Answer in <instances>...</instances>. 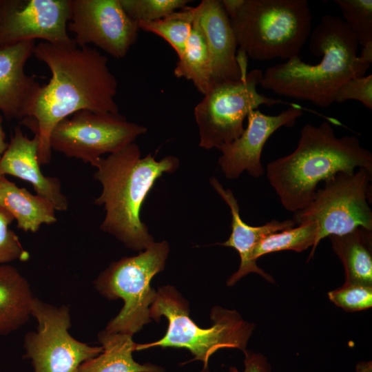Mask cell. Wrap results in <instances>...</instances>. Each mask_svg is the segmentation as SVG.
<instances>
[{"label": "cell", "instance_id": "25", "mask_svg": "<svg viewBox=\"0 0 372 372\" xmlns=\"http://www.w3.org/2000/svg\"><path fill=\"white\" fill-rule=\"evenodd\" d=\"M195 17V7H186L156 21L138 23L140 30L157 34L165 39L176 52L183 54L189 37Z\"/></svg>", "mask_w": 372, "mask_h": 372}, {"label": "cell", "instance_id": "31", "mask_svg": "<svg viewBox=\"0 0 372 372\" xmlns=\"http://www.w3.org/2000/svg\"><path fill=\"white\" fill-rule=\"evenodd\" d=\"M244 370L240 371L234 366H231L229 372H271L267 358L260 353L245 350Z\"/></svg>", "mask_w": 372, "mask_h": 372}, {"label": "cell", "instance_id": "4", "mask_svg": "<svg viewBox=\"0 0 372 372\" xmlns=\"http://www.w3.org/2000/svg\"><path fill=\"white\" fill-rule=\"evenodd\" d=\"M179 163L173 156L160 161L151 154L141 158L135 143L101 158L94 166L97 169L94 178L102 185L94 203L103 205L105 210L101 229L130 249L141 251L149 247L154 240L141 219V207L156 180L163 173H173Z\"/></svg>", "mask_w": 372, "mask_h": 372}, {"label": "cell", "instance_id": "1", "mask_svg": "<svg viewBox=\"0 0 372 372\" xmlns=\"http://www.w3.org/2000/svg\"><path fill=\"white\" fill-rule=\"evenodd\" d=\"M33 54L51 72L41 86L27 118L21 123L39 138L41 165L50 163V137L63 119L81 110L118 113L115 97L118 83L108 67L107 58L88 45L63 47L41 41Z\"/></svg>", "mask_w": 372, "mask_h": 372}, {"label": "cell", "instance_id": "3", "mask_svg": "<svg viewBox=\"0 0 372 372\" xmlns=\"http://www.w3.org/2000/svg\"><path fill=\"white\" fill-rule=\"evenodd\" d=\"M364 168L372 173V154L354 136L337 137L328 122L306 124L296 149L268 163L267 176L287 210L304 208L318 185L339 172Z\"/></svg>", "mask_w": 372, "mask_h": 372}, {"label": "cell", "instance_id": "27", "mask_svg": "<svg viewBox=\"0 0 372 372\" xmlns=\"http://www.w3.org/2000/svg\"><path fill=\"white\" fill-rule=\"evenodd\" d=\"M131 19L137 24L160 19L191 2L188 0H119Z\"/></svg>", "mask_w": 372, "mask_h": 372}, {"label": "cell", "instance_id": "28", "mask_svg": "<svg viewBox=\"0 0 372 372\" xmlns=\"http://www.w3.org/2000/svg\"><path fill=\"white\" fill-rule=\"evenodd\" d=\"M329 300L346 311L368 309L372 306V287L344 284L328 293Z\"/></svg>", "mask_w": 372, "mask_h": 372}, {"label": "cell", "instance_id": "7", "mask_svg": "<svg viewBox=\"0 0 372 372\" xmlns=\"http://www.w3.org/2000/svg\"><path fill=\"white\" fill-rule=\"evenodd\" d=\"M169 248L165 240L154 242L137 256L113 262L94 281L97 291L108 299L121 298L124 305L105 330L133 335L150 322V307L157 291L154 276L163 271Z\"/></svg>", "mask_w": 372, "mask_h": 372}, {"label": "cell", "instance_id": "12", "mask_svg": "<svg viewBox=\"0 0 372 372\" xmlns=\"http://www.w3.org/2000/svg\"><path fill=\"white\" fill-rule=\"evenodd\" d=\"M70 17V0H0V48L35 39L76 45L68 34Z\"/></svg>", "mask_w": 372, "mask_h": 372}, {"label": "cell", "instance_id": "15", "mask_svg": "<svg viewBox=\"0 0 372 372\" xmlns=\"http://www.w3.org/2000/svg\"><path fill=\"white\" fill-rule=\"evenodd\" d=\"M195 9L209 53L211 85L240 80L247 70L239 63L237 41L222 1L203 0Z\"/></svg>", "mask_w": 372, "mask_h": 372}, {"label": "cell", "instance_id": "13", "mask_svg": "<svg viewBox=\"0 0 372 372\" xmlns=\"http://www.w3.org/2000/svg\"><path fill=\"white\" fill-rule=\"evenodd\" d=\"M67 28L79 47L93 44L116 59L127 55L140 30L119 0H70Z\"/></svg>", "mask_w": 372, "mask_h": 372}, {"label": "cell", "instance_id": "16", "mask_svg": "<svg viewBox=\"0 0 372 372\" xmlns=\"http://www.w3.org/2000/svg\"><path fill=\"white\" fill-rule=\"evenodd\" d=\"M35 45L29 40L0 48V111L8 119L27 118L41 88L25 72Z\"/></svg>", "mask_w": 372, "mask_h": 372}, {"label": "cell", "instance_id": "19", "mask_svg": "<svg viewBox=\"0 0 372 372\" xmlns=\"http://www.w3.org/2000/svg\"><path fill=\"white\" fill-rule=\"evenodd\" d=\"M34 298L28 280L15 267L0 265V336L15 331L28 321Z\"/></svg>", "mask_w": 372, "mask_h": 372}, {"label": "cell", "instance_id": "30", "mask_svg": "<svg viewBox=\"0 0 372 372\" xmlns=\"http://www.w3.org/2000/svg\"><path fill=\"white\" fill-rule=\"evenodd\" d=\"M357 100L369 110L372 109V75L352 78L338 90L334 102L342 103L347 100Z\"/></svg>", "mask_w": 372, "mask_h": 372}, {"label": "cell", "instance_id": "26", "mask_svg": "<svg viewBox=\"0 0 372 372\" xmlns=\"http://www.w3.org/2000/svg\"><path fill=\"white\" fill-rule=\"evenodd\" d=\"M342 20L355 36L362 48H372V1L335 0Z\"/></svg>", "mask_w": 372, "mask_h": 372}, {"label": "cell", "instance_id": "32", "mask_svg": "<svg viewBox=\"0 0 372 372\" xmlns=\"http://www.w3.org/2000/svg\"><path fill=\"white\" fill-rule=\"evenodd\" d=\"M2 122L3 118L0 114V159L7 149L9 143L6 141V133L3 128Z\"/></svg>", "mask_w": 372, "mask_h": 372}, {"label": "cell", "instance_id": "2", "mask_svg": "<svg viewBox=\"0 0 372 372\" xmlns=\"http://www.w3.org/2000/svg\"><path fill=\"white\" fill-rule=\"evenodd\" d=\"M359 43L342 18L325 14L309 36V50L320 61L312 65L299 56L268 68L260 85L276 94L327 108L339 87L364 76L371 63L358 55Z\"/></svg>", "mask_w": 372, "mask_h": 372}, {"label": "cell", "instance_id": "14", "mask_svg": "<svg viewBox=\"0 0 372 372\" xmlns=\"http://www.w3.org/2000/svg\"><path fill=\"white\" fill-rule=\"evenodd\" d=\"M302 114V108L294 105L273 116L258 110L251 111L247 116V126L242 134L218 148L222 152L218 165L225 176L236 179L245 171L254 178L262 176L264 168L261 154L265 143L280 127L294 125Z\"/></svg>", "mask_w": 372, "mask_h": 372}, {"label": "cell", "instance_id": "8", "mask_svg": "<svg viewBox=\"0 0 372 372\" xmlns=\"http://www.w3.org/2000/svg\"><path fill=\"white\" fill-rule=\"evenodd\" d=\"M262 72L254 69L240 80L214 84L194 109L199 130V146L218 148L238 138L245 128L243 122L249 112L259 106L283 103L257 90Z\"/></svg>", "mask_w": 372, "mask_h": 372}, {"label": "cell", "instance_id": "9", "mask_svg": "<svg viewBox=\"0 0 372 372\" xmlns=\"http://www.w3.org/2000/svg\"><path fill=\"white\" fill-rule=\"evenodd\" d=\"M372 173L358 168L353 173L339 172L324 182L309 204L294 213L296 225L316 221L317 242L330 236L348 234L359 227L372 231L369 193Z\"/></svg>", "mask_w": 372, "mask_h": 372}, {"label": "cell", "instance_id": "33", "mask_svg": "<svg viewBox=\"0 0 372 372\" xmlns=\"http://www.w3.org/2000/svg\"><path fill=\"white\" fill-rule=\"evenodd\" d=\"M2 176L1 174H0V176Z\"/></svg>", "mask_w": 372, "mask_h": 372}, {"label": "cell", "instance_id": "17", "mask_svg": "<svg viewBox=\"0 0 372 372\" xmlns=\"http://www.w3.org/2000/svg\"><path fill=\"white\" fill-rule=\"evenodd\" d=\"M211 185L228 205L231 214V233L229 238L220 245L235 249L240 258V267L227 281V286H233L240 279L249 273H256L267 281L274 282L273 277L260 269L254 258V251L258 242L275 232L280 231L296 225L293 219L282 221L272 220L260 226H250L245 223L239 212L238 200L229 189H225L218 179L213 176L209 180Z\"/></svg>", "mask_w": 372, "mask_h": 372}, {"label": "cell", "instance_id": "21", "mask_svg": "<svg viewBox=\"0 0 372 372\" xmlns=\"http://www.w3.org/2000/svg\"><path fill=\"white\" fill-rule=\"evenodd\" d=\"M103 347L96 357L83 362L77 372H163V369L149 363L141 364L134 360L132 353L136 344L132 335L104 330L98 335Z\"/></svg>", "mask_w": 372, "mask_h": 372}, {"label": "cell", "instance_id": "24", "mask_svg": "<svg viewBox=\"0 0 372 372\" xmlns=\"http://www.w3.org/2000/svg\"><path fill=\"white\" fill-rule=\"evenodd\" d=\"M319 227L316 221H307L285 230L273 233L262 239L254 251V258L283 250L301 252L309 247L312 249L309 257L314 254L318 246Z\"/></svg>", "mask_w": 372, "mask_h": 372}, {"label": "cell", "instance_id": "5", "mask_svg": "<svg viewBox=\"0 0 372 372\" xmlns=\"http://www.w3.org/2000/svg\"><path fill=\"white\" fill-rule=\"evenodd\" d=\"M239 52L251 59L288 60L309 38L311 13L307 0H222Z\"/></svg>", "mask_w": 372, "mask_h": 372}, {"label": "cell", "instance_id": "29", "mask_svg": "<svg viewBox=\"0 0 372 372\" xmlns=\"http://www.w3.org/2000/svg\"><path fill=\"white\" fill-rule=\"evenodd\" d=\"M13 220L12 216L0 207V265L15 260L25 262L30 258L17 235L10 228Z\"/></svg>", "mask_w": 372, "mask_h": 372}, {"label": "cell", "instance_id": "6", "mask_svg": "<svg viewBox=\"0 0 372 372\" xmlns=\"http://www.w3.org/2000/svg\"><path fill=\"white\" fill-rule=\"evenodd\" d=\"M161 316L169 322L165 335L154 342L136 344L135 351L154 347L187 349L194 360L203 362L204 372H208L209 359L218 350H246L255 327L236 311L215 307L211 313L213 325L202 329L189 318L188 303L172 286L161 287L150 307L151 318L158 321Z\"/></svg>", "mask_w": 372, "mask_h": 372}, {"label": "cell", "instance_id": "22", "mask_svg": "<svg viewBox=\"0 0 372 372\" xmlns=\"http://www.w3.org/2000/svg\"><path fill=\"white\" fill-rule=\"evenodd\" d=\"M329 237L344 266V284L372 287V231L359 227L348 234Z\"/></svg>", "mask_w": 372, "mask_h": 372}, {"label": "cell", "instance_id": "23", "mask_svg": "<svg viewBox=\"0 0 372 372\" xmlns=\"http://www.w3.org/2000/svg\"><path fill=\"white\" fill-rule=\"evenodd\" d=\"M174 74L177 78L191 81L203 95L211 86V61L208 48L196 18L183 54L174 68Z\"/></svg>", "mask_w": 372, "mask_h": 372}, {"label": "cell", "instance_id": "20", "mask_svg": "<svg viewBox=\"0 0 372 372\" xmlns=\"http://www.w3.org/2000/svg\"><path fill=\"white\" fill-rule=\"evenodd\" d=\"M0 207L12 216L17 227L24 231L35 233L41 225L56 221L55 209L49 200L19 187L5 176H0Z\"/></svg>", "mask_w": 372, "mask_h": 372}, {"label": "cell", "instance_id": "11", "mask_svg": "<svg viewBox=\"0 0 372 372\" xmlns=\"http://www.w3.org/2000/svg\"><path fill=\"white\" fill-rule=\"evenodd\" d=\"M32 316L38 322L37 330L25 335L23 348L34 372H77L83 362L102 352V347L90 346L69 333L71 316L67 306L56 307L34 298Z\"/></svg>", "mask_w": 372, "mask_h": 372}, {"label": "cell", "instance_id": "18", "mask_svg": "<svg viewBox=\"0 0 372 372\" xmlns=\"http://www.w3.org/2000/svg\"><path fill=\"white\" fill-rule=\"evenodd\" d=\"M39 141L37 135L29 138L20 127H16L8 147L0 159V174L17 177L32 185L37 194L49 200L55 210L68 207L57 178L45 176L39 161Z\"/></svg>", "mask_w": 372, "mask_h": 372}, {"label": "cell", "instance_id": "10", "mask_svg": "<svg viewBox=\"0 0 372 372\" xmlns=\"http://www.w3.org/2000/svg\"><path fill=\"white\" fill-rule=\"evenodd\" d=\"M147 128L128 121L118 113L81 110L61 121L50 137L51 150L93 167L109 153H116L135 143Z\"/></svg>", "mask_w": 372, "mask_h": 372}]
</instances>
